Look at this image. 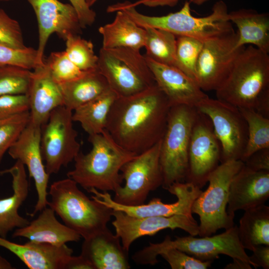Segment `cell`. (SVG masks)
<instances>
[{"instance_id": "3", "label": "cell", "mask_w": 269, "mask_h": 269, "mask_svg": "<svg viewBox=\"0 0 269 269\" xmlns=\"http://www.w3.org/2000/svg\"><path fill=\"white\" fill-rule=\"evenodd\" d=\"M88 140L92 149L87 153L79 152L67 177L87 191L95 188L101 192H115L123 181L122 167L137 154L121 146L106 130L89 135Z\"/></svg>"}, {"instance_id": "26", "label": "cell", "mask_w": 269, "mask_h": 269, "mask_svg": "<svg viewBox=\"0 0 269 269\" xmlns=\"http://www.w3.org/2000/svg\"><path fill=\"white\" fill-rule=\"evenodd\" d=\"M230 22L238 28L237 46L252 45L269 53V14L242 8L228 13Z\"/></svg>"}, {"instance_id": "12", "label": "cell", "mask_w": 269, "mask_h": 269, "mask_svg": "<svg viewBox=\"0 0 269 269\" xmlns=\"http://www.w3.org/2000/svg\"><path fill=\"white\" fill-rule=\"evenodd\" d=\"M196 109L210 120L222 148L221 163L241 160L248 139L247 123L239 109L232 104L209 97Z\"/></svg>"}, {"instance_id": "20", "label": "cell", "mask_w": 269, "mask_h": 269, "mask_svg": "<svg viewBox=\"0 0 269 269\" xmlns=\"http://www.w3.org/2000/svg\"><path fill=\"white\" fill-rule=\"evenodd\" d=\"M269 197V171H255L244 164L230 183L227 212L234 217L239 210L265 204Z\"/></svg>"}, {"instance_id": "8", "label": "cell", "mask_w": 269, "mask_h": 269, "mask_svg": "<svg viewBox=\"0 0 269 269\" xmlns=\"http://www.w3.org/2000/svg\"><path fill=\"white\" fill-rule=\"evenodd\" d=\"M97 69L118 97H128L156 84L140 50L127 47L100 49Z\"/></svg>"}, {"instance_id": "15", "label": "cell", "mask_w": 269, "mask_h": 269, "mask_svg": "<svg viewBox=\"0 0 269 269\" xmlns=\"http://www.w3.org/2000/svg\"><path fill=\"white\" fill-rule=\"evenodd\" d=\"M166 190L177 197L176 202L165 203L161 201L160 198H153L146 204L135 206L124 205L116 203L108 192H101L95 188H91L87 191L93 194L92 198L113 210L121 211L134 217H168L183 215L193 217L192 205L202 192L201 188L192 183L183 182L174 183Z\"/></svg>"}, {"instance_id": "19", "label": "cell", "mask_w": 269, "mask_h": 269, "mask_svg": "<svg viewBox=\"0 0 269 269\" xmlns=\"http://www.w3.org/2000/svg\"><path fill=\"white\" fill-rule=\"evenodd\" d=\"M145 58L156 85L166 96L171 106L186 105L196 107L208 97L194 80L177 68Z\"/></svg>"}, {"instance_id": "11", "label": "cell", "mask_w": 269, "mask_h": 269, "mask_svg": "<svg viewBox=\"0 0 269 269\" xmlns=\"http://www.w3.org/2000/svg\"><path fill=\"white\" fill-rule=\"evenodd\" d=\"M160 145L161 140L123 166L121 172L125 183L114 192L115 202L128 206L142 204L150 192L162 186Z\"/></svg>"}, {"instance_id": "40", "label": "cell", "mask_w": 269, "mask_h": 269, "mask_svg": "<svg viewBox=\"0 0 269 269\" xmlns=\"http://www.w3.org/2000/svg\"><path fill=\"white\" fill-rule=\"evenodd\" d=\"M172 269H207L213 261H202L174 248L167 249L160 255Z\"/></svg>"}, {"instance_id": "49", "label": "cell", "mask_w": 269, "mask_h": 269, "mask_svg": "<svg viewBox=\"0 0 269 269\" xmlns=\"http://www.w3.org/2000/svg\"><path fill=\"white\" fill-rule=\"evenodd\" d=\"M11 0H0V1H9Z\"/></svg>"}, {"instance_id": "13", "label": "cell", "mask_w": 269, "mask_h": 269, "mask_svg": "<svg viewBox=\"0 0 269 269\" xmlns=\"http://www.w3.org/2000/svg\"><path fill=\"white\" fill-rule=\"evenodd\" d=\"M235 30L203 43L196 66V82L203 91H216L226 80L245 46H237Z\"/></svg>"}, {"instance_id": "36", "label": "cell", "mask_w": 269, "mask_h": 269, "mask_svg": "<svg viewBox=\"0 0 269 269\" xmlns=\"http://www.w3.org/2000/svg\"><path fill=\"white\" fill-rule=\"evenodd\" d=\"M45 61L53 78L59 84L78 79L89 72L81 70L76 66L65 51L51 53Z\"/></svg>"}, {"instance_id": "17", "label": "cell", "mask_w": 269, "mask_h": 269, "mask_svg": "<svg viewBox=\"0 0 269 269\" xmlns=\"http://www.w3.org/2000/svg\"><path fill=\"white\" fill-rule=\"evenodd\" d=\"M112 222L116 235L121 239L123 248L129 252L133 243L138 238L153 236L160 231L180 229L190 235H198L199 225L193 217L183 215L171 216L136 217L122 211L113 210Z\"/></svg>"}, {"instance_id": "10", "label": "cell", "mask_w": 269, "mask_h": 269, "mask_svg": "<svg viewBox=\"0 0 269 269\" xmlns=\"http://www.w3.org/2000/svg\"><path fill=\"white\" fill-rule=\"evenodd\" d=\"M72 111L59 106L41 127L40 150L47 173L56 174L74 160L80 151L78 133L73 127Z\"/></svg>"}, {"instance_id": "43", "label": "cell", "mask_w": 269, "mask_h": 269, "mask_svg": "<svg viewBox=\"0 0 269 269\" xmlns=\"http://www.w3.org/2000/svg\"><path fill=\"white\" fill-rule=\"evenodd\" d=\"M69 0L75 8L83 28L94 22L96 13L88 5L86 0Z\"/></svg>"}, {"instance_id": "21", "label": "cell", "mask_w": 269, "mask_h": 269, "mask_svg": "<svg viewBox=\"0 0 269 269\" xmlns=\"http://www.w3.org/2000/svg\"><path fill=\"white\" fill-rule=\"evenodd\" d=\"M27 94L29 103V122L36 126L41 127L54 109L63 106L60 85L53 78L45 61L32 71Z\"/></svg>"}, {"instance_id": "28", "label": "cell", "mask_w": 269, "mask_h": 269, "mask_svg": "<svg viewBox=\"0 0 269 269\" xmlns=\"http://www.w3.org/2000/svg\"><path fill=\"white\" fill-rule=\"evenodd\" d=\"M63 106L73 111L110 90L98 69L88 72L76 80L60 84Z\"/></svg>"}, {"instance_id": "45", "label": "cell", "mask_w": 269, "mask_h": 269, "mask_svg": "<svg viewBox=\"0 0 269 269\" xmlns=\"http://www.w3.org/2000/svg\"><path fill=\"white\" fill-rule=\"evenodd\" d=\"M180 0H138L134 2L130 1L131 5L136 7L143 4L149 7L174 6ZM209 0H190L189 1L197 5H201Z\"/></svg>"}, {"instance_id": "50", "label": "cell", "mask_w": 269, "mask_h": 269, "mask_svg": "<svg viewBox=\"0 0 269 269\" xmlns=\"http://www.w3.org/2000/svg\"><path fill=\"white\" fill-rule=\"evenodd\" d=\"M3 120H0V123Z\"/></svg>"}, {"instance_id": "5", "label": "cell", "mask_w": 269, "mask_h": 269, "mask_svg": "<svg viewBox=\"0 0 269 269\" xmlns=\"http://www.w3.org/2000/svg\"><path fill=\"white\" fill-rule=\"evenodd\" d=\"M201 237L196 238L189 235L176 237L172 240L169 236H166L160 243H149L148 246L135 253L132 259L136 264L153 266L158 262L157 257L161 253L174 248L202 261H213L219 258L221 254L229 256L233 262L225 269H252L249 256L239 240L237 225L225 230L221 234Z\"/></svg>"}, {"instance_id": "33", "label": "cell", "mask_w": 269, "mask_h": 269, "mask_svg": "<svg viewBox=\"0 0 269 269\" xmlns=\"http://www.w3.org/2000/svg\"><path fill=\"white\" fill-rule=\"evenodd\" d=\"M65 41V51L76 66L84 71L97 69L98 57L94 52L91 41L82 38L79 35H69Z\"/></svg>"}, {"instance_id": "34", "label": "cell", "mask_w": 269, "mask_h": 269, "mask_svg": "<svg viewBox=\"0 0 269 269\" xmlns=\"http://www.w3.org/2000/svg\"><path fill=\"white\" fill-rule=\"evenodd\" d=\"M32 71L19 66L0 65V96L27 94Z\"/></svg>"}, {"instance_id": "41", "label": "cell", "mask_w": 269, "mask_h": 269, "mask_svg": "<svg viewBox=\"0 0 269 269\" xmlns=\"http://www.w3.org/2000/svg\"><path fill=\"white\" fill-rule=\"evenodd\" d=\"M29 111L27 94L0 96V120Z\"/></svg>"}, {"instance_id": "38", "label": "cell", "mask_w": 269, "mask_h": 269, "mask_svg": "<svg viewBox=\"0 0 269 269\" xmlns=\"http://www.w3.org/2000/svg\"><path fill=\"white\" fill-rule=\"evenodd\" d=\"M37 50L31 47L18 49L0 44V65H12L31 70L38 66Z\"/></svg>"}, {"instance_id": "7", "label": "cell", "mask_w": 269, "mask_h": 269, "mask_svg": "<svg viewBox=\"0 0 269 269\" xmlns=\"http://www.w3.org/2000/svg\"><path fill=\"white\" fill-rule=\"evenodd\" d=\"M198 110L186 105L171 106L164 134L161 139L160 163L162 187L185 181L188 167V148Z\"/></svg>"}, {"instance_id": "46", "label": "cell", "mask_w": 269, "mask_h": 269, "mask_svg": "<svg viewBox=\"0 0 269 269\" xmlns=\"http://www.w3.org/2000/svg\"><path fill=\"white\" fill-rule=\"evenodd\" d=\"M65 269H94L92 264L84 256H72L67 262Z\"/></svg>"}, {"instance_id": "24", "label": "cell", "mask_w": 269, "mask_h": 269, "mask_svg": "<svg viewBox=\"0 0 269 269\" xmlns=\"http://www.w3.org/2000/svg\"><path fill=\"white\" fill-rule=\"evenodd\" d=\"M9 174L12 177L13 194L0 199V237L6 238L15 228H22L29 223L18 213V209L26 199L29 184L24 165L19 160L10 168L0 171V174Z\"/></svg>"}, {"instance_id": "31", "label": "cell", "mask_w": 269, "mask_h": 269, "mask_svg": "<svg viewBox=\"0 0 269 269\" xmlns=\"http://www.w3.org/2000/svg\"><path fill=\"white\" fill-rule=\"evenodd\" d=\"M144 29L146 53L144 56L156 62L176 67V36L161 29Z\"/></svg>"}, {"instance_id": "9", "label": "cell", "mask_w": 269, "mask_h": 269, "mask_svg": "<svg viewBox=\"0 0 269 269\" xmlns=\"http://www.w3.org/2000/svg\"><path fill=\"white\" fill-rule=\"evenodd\" d=\"M244 164L241 160L220 163L210 175L208 188L202 191L192 207V213L199 217L200 237L211 236L219 229L226 230L234 225V217L227 212L229 188L233 178Z\"/></svg>"}, {"instance_id": "42", "label": "cell", "mask_w": 269, "mask_h": 269, "mask_svg": "<svg viewBox=\"0 0 269 269\" xmlns=\"http://www.w3.org/2000/svg\"><path fill=\"white\" fill-rule=\"evenodd\" d=\"M244 165L255 171H269V148L258 150L247 157Z\"/></svg>"}, {"instance_id": "23", "label": "cell", "mask_w": 269, "mask_h": 269, "mask_svg": "<svg viewBox=\"0 0 269 269\" xmlns=\"http://www.w3.org/2000/svg\"><path fill=\"white\" fill-rule=\"evenodd\" d=\"M81 255L94 269H129L128 252L123 247L120 238L108 228L84 240Z\"/></svg>"}, {"instance_id": "2", "label": "cell", "mask_w": 269, "mask_h": 269, "mask_svg": "<svg viewBox=\"0 0 269 269\" xmlns=\"http://www.w3.org/2000/svg\"><path fill=\"white\" fill-rule=\"evenodd\" d=\"M217 99L269 118V55L245 46L228 77L216 91Z\"/></svg>"}, {"instance_id": "47", "label": "cell", "mask_w": 269, "mask_h": 269, "mask_svg": "<svg viewBox=\"0 0 269 269\" xmlns=\"http://www.w3.org/2000/svg\"><path fill=\"white\" fill-rule=\"evenodd\" d=\"M10 263L0 255V269H12Z\"/></svg>"}, {"instance_id": "6", "label": "cell", "mask_w": 269, "mask_h": 269, "mask_svg": "<svg viewBox=\"0 0 269 269\" xmlns=\"http://www.w3.org/2000/svg\"><path fill=\"white\" fill-rule=\"evenodd\" d=\"M48 194L51 208L64 224L84 240L108 228L113 210L89 198L79 189L77 183L67 177L53 182Z\"/></svg>"}, {"instance_id": "18", "label": "cell", "mask_w": 269, "mask_h": 269, "mask_svg": "<svg viewBox=\"0 0 269 269\" xmlns=\"http://www.w3.org/2000/svg\"><path fill=\"white\" fill-rule=\"evenodd\" d=\"M41 127L29 121L16 140L8 150L13 159L18 160L26 166L29 175L34 180L37 200L33 212L34 216L47 206L48 183L50 175L45 170L40 150Z\"/></svg>"}, {"instance_id": "27", "label": "cell", "mask_w": 269, "mask_h": 269, "mask_svg": "<svg viewBox=\"0 0 269 269\" xmlns=\"http://www.w3.org/2000/svg\"><path fill=\"white\" fill-rule=\"evenodd\" d=\"M98 31L103 38L102 48L127 47L140 50L144 46L145 29L123 11H116L114 20L100 27Z\"/></svg>"}, {"instance_id": "4", "label": "cell", "mask_w": 269, "mask_h": 269, "mask_svg": "<svg viewBox=\"0 0 269 269\" xmlns=\"http://www.w3.org/2000/svg\"><path fill=\"white\" fill-rule=\"evenodd\" d=\"M190 3L185 1L179 11L159 16L140 13L135 7L131 5L129 1L117 2L115 9L124 11L136 24L143 28L161 29L176 36L190 37L203 42L234 30L228 18V7L224 1H217L213 5L210 14L204 17H195L192 14Z\"/></svg>"}, {"instance_id": "16", "label": "cell", "mask_w": 269, "mask_h": 269, "mask_svg": "<svg viewBox=\"0 0 269 269\" xmlns=\"http://www.w3.org/2000/svg\"><path fill=\"white\" fill-rule=\"evenodd\" d=\"M35 13L38 27L36 62L44 63V49L53 33L64 40L71 35H79L83 28L77 13L71 4L58 0H27Z\"/></svg>"}, {"instance_id": "35", "label": "cell", "mask_w": 269, "mask_h": 269, "mask_svg": "<svg viewBox=\"0 0 269 269\" xmlns=\"http://www.w3.org/2000/svg\"><path fill=\"white\" fill-rule=\"evenodd\" d=\"M203 43L190 37L176 36V67L195 82L196 64Z\"/></svg>"}, {"instance_id": "22", "label": "cell", "mask_w": 269, "mask_h": 269, "mask_svg": "<svg viewBox=\"0 0 269 269\" xmlns=\"http://www.w3.org/2000/svg\"><path fill=\"white\" fill-rule=\"evenodd\" d=\"M0 246L16 256L29 269H65L73 252L66 244L55 246L31 241L19 244L1 237Z\"/></svg>"}, {"instance_id": "32", "label": "cell", "mask_w": 269, "mask_h": 269, "mask_svg": "<svg viewBox=\"0 0 269 269\" xmlns=\"http://www.w3.org/2000/svg\"><path fill=\"white\" fill-rule=\"evenodd\" d=\"M239 109L247 123L248 130V142L241 159L244 162L255 151L269 148V118L253 109Z\"/></svg>"}, {"instance_id": "29", "label": "cell", "mask_w": 269, "mask_h": 269, "mask_svg": "<svg viewBox=\"0 0 269 269\" xmlns=\"http://www.w3.org/2000/svg\"><path fill=\"white\" fill-rule=\"evenodd\" d=\"M244 211L238 227L243 248L253 251L257 246H269V207L263 204Z\"/></svg>"}, {"instance_id": "1", "label": "cell", "mask_w": 269, "mask_h": 269, "mask_svg": "<svg viewBox=\"0 0 269 269\" xmlns=\"http://www.w3.org/2000/svg\"><path fill=\"white\" fill-rule=\"evenodd\" d=\"M171 106L156 84L128 97H117L105 130L126 150L139 154L162 138Z\"/></svg>"}, {"instance_id": "25", "label": "cell", "mask_w": 269, "mask_h": 269, "mask_svg": "<svg viewBox=\"0 0 269 269\" xmlns=\"http://www.w3.org/2000/svg\"><path fill=\"white\" fill-rule=\"evenodd\" d=\"M12 236L55 246H62L69 242H77L81 238L76 231L59 222L55 217V212L49 206L42 209L37 218L27 225L15 229Z\"/></svg>"}, {"instance_id": "14", "label": "cell", "mask_w": 269, "mask_h": 269, "mask_svg": "<svg viewBox=\"0 0 269 269\" xmlns=\"http://www.w3.org/2000/svg\"><path fill=\"white\" fill-rule=\"evenodd\" d=\"M221 154V145L210 119L198 110L189 141L185 182L202 188L208 182L210 175L220 164Z\"/></svg>"}, {"instance_id": "48", "label": "cell", "mask_w": 269, "mask_h": 269, "mask_svg": "<svg viewBox=\"0 0 269 269\" xmlns=\"http://www.w3.org/2000/svg\"><path fill=\"white\" fill-rule=\"evenodd\" d=\"M97 0H86L88 5L91 7V6L94 4Z\"/></svg>"}, {"instance_id": "39", "label": "cell", "mask_w": 269, "mask_h": 269, "mask_svg": "<svg viewBox=\"0 0 269 269\" xmlns=\"http://www.w3.org/2000/svg\"><path fill=\"white\" fill-rule=\"evenodd\" d=\"M0 44L18 49L27 47L24 44L18 22L11 18L1 8H0Z\"/></svg>"}, {"instance_id": "44", "label": "cell", "mask_w": 269, "mask_h": 269, "mask_svg": "<svg viewBox=\"0 0 269 269\" xmlns=\"http://www.w3.org/2000/svg\"><path fill=\"white\" fill-rule=\"evenodd\" d=\"M253 254L249 256L252 267L255 269L262 267L269 269V246L259 245L253 250Z\"/></svg>"}, {"instance_id": "30", "label": "cell", "mask_w": 269, "mask_h": 269, "mask_svg": "<svg viewBox=\"0 0 269 269\" xmlns=\"http://www.w3.org/2000/svg\"><path fill=\"white\" fill-rule=\"evenodd\" d=\"M111 89L74 110L72 118L89 134L102 133L105 130L107 118L117 98Z\"/></svg>"}, {"instance_id": "37", "label": "cell", "mask_w": 269, "mask_h": 269, "mask_svg": "<svg viewBox=\"0 0 269 269\" xmlns=\"http://www.w3.org/2000/svg\"><path fill=\"white\" fill-rule=\"evenodd\" d=\"M29 111L3 120L0 123V163L3 155L28 124Z\"/></svg>"}]
</instances>
